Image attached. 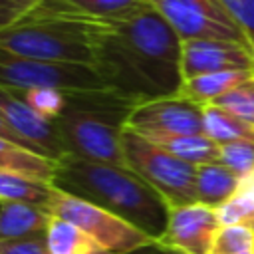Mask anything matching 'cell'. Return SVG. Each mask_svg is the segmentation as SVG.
<instances>
[{
  "mask_svg": "<svg viewBox=\"0 0 254 254\" xmlns=\"http://www.w3.org/2000/svg\"><path fill=\"white\" fill-rule=\"evenodd\" d=\"M181 60L183 40L155 8L127 20H97L93 69L135 105L179 95Z\"/></svg>",
  "mask_w": 254,
  "mask_h": 254,
  "instance_id": "obj_1",
  "label": "cell"
},
{
  "mask_svg": "<svg viewBox=\"0 0 254 254\" xmlns=\"http://www.w3.org/2000/svg\"><path fill=\"white\" fill-rule=\"evenodd\" d=\"M52 185L111 210L143 230L155 242L165 234L171 206L125 165H109L65 155L60 161Z\"/></svg>",
  "mask_w": 254,
  "mask_h": 254,
  "instance_id": "obj_2",
  "label": "cell"
},
{
  "mask_svg": "<svg viewBox=\"0 0 254 254\" xmlns=\"http://www.w3.org/2000/svg\"><path fill=\"white\" fill-rule=\"evenodd\" d=\"M97 20L69 0H40L26 16L0 30V46L44 62L93 65Z\"/></svg>",
  "mask_w": 254,
  "mask_h": 254,
  "instance_id": "obj_3",
  "label": "cell"
},
{
  "mask_svg": "<svg viewBox=\"0 0 254 254\" xmlns=\"http://www.w3.org/2000/svg\"><path fill=\"white\" fill-rule=\"evenodd\" d=\"M135 103L111 89L67 91L56 129L67 155L125 165L123 133Z\"/></svg>",
  "mask_w": 254,
  "mask_h": 254,
  "instance_id": "obj_4",
  "label": "cell"
},
{
  "mask_svg": "<svg viewBox=\"0 0 254 254\" xmlns=\"http://www.w3.org/2000/svg\"><path fill=\"white\" fill-rule=\"evenodd\" d=\"M123 159L125 167L155 189L171 208L196 202V165L171 155L131 129L123 133Z\"/></svg>",
  "mask_w": 254,
  "mask_h": 254,
  "instance_id": "obj_5",
  "label": "cell"
},
{
  "mask_svg": "<svg viewBox=\"0 0 254 254\" xmlns=\"http://www.w3.org/2000/svg\"><path fill=\"white\" fill-rule=\"evenodd\" d=\"M46 208L52 216L77 226L79 230H83L85 234L95 238L99 244H103L105 248L117 254H127L135 248L155 242L125 218L113 214L111 210L95 202H89L81 196L65 192L58 187H52Z\"/></svg>",
  "mask_w": 254,
  "mask_h": 254,
  "instance_id": "obj_6",
  "label": "cell"
},
{
  "mask_svg": "<svg viewBox=\"0 0 254 254\" xmlns=\"http://www.w3.org/2000/svg\"><path fill=\"white\" fill-rule=\"evenodd\" d=\"M0 85L10 89L50 87L60 91L109 89L93 65L44 62L12 54L0 46Z\"/></svg>",
  "mask_w": 254,
  "mask_h": 254,
  "instance_id": "obj_7",
  "label": "cell"
},
{
  "mask_svg": "<svg viewBox=\"0 0 254 254\" xmlns=\"http://www.w3.org/2000/svg\"><path fill=\"white\" fill-rule=\"evenodd\" d=\"M181 40H230L252 46L220 0H151Z\"/></svg>",
  "mask_w": 254,
  "mask_h": 254,
  "instance_id": "obj_8",
  "label": "cell"
},
{
  "mask_svg": "<svg viewBox=\"0 0 254 254\" xmlns=\"http://www.w3.org/2000/svg\"><path fill=\"white\" fill-rule=\"evenodd\" d=\"M220 226L218 210L198 200L173 206L165 234L157 244L175 254H210Z\"/></svg>",
  "mask_w": 254,
  "mask_h": 254,
  "instance_id": "obj_9",
  "label": "cell"
},
{
  "mask_svg": "<svg viewBox=\"0 0 254 254\" xmlns=\"http://www.w3.org/2000/svg\"><path fill=\"white\" fill-rule=\"evenodd\" d=\"M127 129L149 133H204L202 105L181 97H161L137 103L127 119Z\"/></svg>",
  "mask_w": 254,
  "mask_h": 254,
  "instance_id": "obj_10",
  "label": "cell"
},
{
  "mask_svg": "<svg viewBox=\"0 0 254 254\" xmlns=\"http://www.w3.org/2000/svg\"><path fill=\"white\" fill-rule=\"evenodd\" d=\"M183 79L230 69L254 71V48L230 40H183Z\"/></svg>",
  "mask_w": 254,
  "mask_h": 254,
  "instance_id": "obj_11",
  "label": "cell"
},
{
  "mask_svg": "<svg viewBox=\"0 0 254 254\" xmlns=\"http://www.w3.org/2000/svg\"><path fill=\"white\" fill-rule=\"evenodd\" d=\"M0 113L8 121V125L40 155L62 161L67 153L58 135L56 123L42 117L34 109H30L24 101H20L10 89L0 85Z\"/></svg>",
  "mask_w": 254,
  "mask_h": 254,
  "instance_id": "obj_12",
  "label": "cell"
},
{
  "mask_svg": "<svg viewBox=\"0 0 254 254\" xmlns=\"http://www.w3.org/2000/svg\"><path fill=\"white\" fill-rule=\"evenodd\" d=\"M52 214L32 202H0V240H24L46 236Z\"/></svg>",
  "mask_w": 254,
  "mask_h": 254,
  "instance_id": "obj_13",
  "label": "cell"
},
{
  "mask_svg": "<svg viewBox=\"0 0 254 254\" xmlns=\"http://www.w3.org/2000/svg\"><path fill=\"white\" fill-rule=\"evenodd\" d=\"M141 137L192 165L212 163L220 157V145L204 133H149Z\"/></svg>",
  "mask_w": 254,
  "mask_h": 254,
  "instance_id": "obj_14",
  "label": "cell"
},
{
  "mask_svg": "<svg viewBox=\"0 0 254 254\" xmlns=\"http://www.w3.org/2000/svg\"><path fill=\"white\" fill-rule=\"evenodd\" d=\"M240 177L220 161L196 165V200L220 208L240 189Z\"/></svg>",
  "mask_w": 254,
  "mask_h": 254,
  "instance_id": "obj_15",
  "label": "cell"
},
{
  "mask_svg": "<svg viewBox=\"0 0 254 254\" xmlns=\"http://www.w3.org/2000/svg\"><path fill=\"white\" fill-rule=\"evenodd\" d=\"M58 167H60V161L0 137V169L2 171L26 175L44 183H54Z\"/></svg>",
  "mask_w": 254,
  "mask_h": 254,
  "instance_id": "obj_16",
  "label": "cell"
},
{
  "mask_svg": "<svg viewBox=\"0 0 254 254\" xmlns=\"http://www.w3.org/2000/svg\"><path fill=\"white\" fill-rule=\"evenodd\" d=\"M252 73H254L252 69H230V71H212V73L194 75L183 79L179 95L198 105H208L214 103L224 93H228L230 89H234L240 81H244Z\"/></svg>",
  "mask_w": 254,
  "mask_h": 254,
  "instance_id": "obj_17",
  "label": "cell"
},
{
  "mask_svg": "<svg viewBox=\"0 0 254 254\" xmlns=\"http://www.w3.org/2000/svg\"><path fill=\"white\" fill-rule=\"evenodd\" d=\"M46 242L52 254H117L99 244L95 238H91L77 226L56 216H52L48 224Z\"/></svg>",
  "mask_w": 254,
  "mask_h": 254,
  "instance_id": "obj_18",
  "label": "cell"
},
{
  "mask_svg": "<svg viewBox=\"0 0 254 254\" xmlns=\"http://www.w3.org/2000/svg\"><path fill=\"white\" fill-rule=\"evenodd\" d=\"M204 113V135L214 143L224 145L232 141H254V127L238 119L230 111L218 105H202Z\"/></svg>",
  "mask_w": 254,
  "mask_h": 254,
  "instance_id": "obj_19",
  "label": "cell"
},
{
  "mask_svg": "<svg viewBox=\"0 0 254 254\" xmlns=\"http://www.w3.org/2000/svg\"><path fill=\"white\" fill-rule=\"evenodd\" d=\"M52 183H44L26 175L10 173L0 169V202H32L46 206L50 192H52Z\"/></svg>",
  "mask_w": 254,
  "mask_h": 254,
  "instance_id": "obj_20",
  "label": "cell"
},
{
  "mask_svg": "<svg viewBox=\"0 0 254 254\" xmlns=\"http://www.w3.org/2000/svg\"><path fill=\"white\" fill-rule=\"evenodd\" d=\"M69 2L95 20H127L153 8L151 0H69Z\"/></svg>",
  "mask_w": 254,
  "mask_h": 254,
  "instance_id": "obj_21",
  "label": "cell"
},
{
  "mask_svg": "<svg viewBox=\"0 0 254 254\" xmlns=\"http://www.w3.org/2000/svg\"><path fill=\"white\" fill-rule=\"evenodd\" d=\"M216 210L222 224H244L254 228V175L242 179L236 194Z\"/></svg>",
  "mask_w": 254,
  "mask_h": 254,
  "instance_id": "obj_22",
  "label": "cell"
},
{
  "mask_svg": "<svg viewBox=\"0 0 254 254\" xmlns=\"http://www.w3.org/2000/svg\"><path fill=\"white\" fill-rule=\"evenodd\" d=\"M10 89V87H6ZM20 101H24L30 109L40 113L42 117L56 121L58 115L64 109L65 103V93L60 89H50V87H34V89H10Z\"/></svg>",
  "mask_w": 254,
  "mask_h": 254,
  "instance_id": "obj_23",
  "label": "cell"
},
{
  "mask_svg": "<svg viewBox=\"0 0 254 254\" xmlns=\"http://www.w3.org/2000/svg\"><path fill=\"white\" fill-rule=\"evenodd\" d=\"M212 105H218V107L230 111L232 115H236L238 119H242L254 127V73L250 77H246L244 81H240L234 89H230L228 93L218 97Z\"/></svg>",
  "mask_w": 254,
  "mask_h": 254,
  "instance_id": "obj_24",
  "label": "cell"
},
{
  "mask_svg": "<svg viewBox=\"0 0 254 254\" xmlns=\"http://www.w3.org/2000/svg\"><path fill=\"white\" fill-rule=\"evenodd\" d=\"M218 161L234 171L240 181L254 175V141H232L220 145Z\"/></svg>",
  "mask_w": 254,
  "mask_h": 254,
  "instance_id": "obj_25",
  "label": "cell"
},
{
  "mask_svg": "<svg viewBox=\"0 0 254 254\" xmlns=\"http://www.w3.org/2000/svg\"><path fill=\"white\" fill-rule=\"evenodd\" d=\"M254 46V0H220Z\"/></svg>",
  "mask_w": 254,
  "mask_h": 254,
  "instance_id": "obj_26",
  "label": "cell"
},
{
  "mask_svg": "<svg viewBox=\"0 0 254 254\" xmlns=\"http://www.w3.org/2000/svg\"><path fill=\"white\" fill-rule=\"evenodd\" d=\"M0 254H52L46 236L24 240H0Z\"/></svg>",
  "mask_w": 254,
  "mask_h": 254,
  "instance_id": "obj_27",
  "label": "cell"
},
{
  "mask_svg": "<svg viewBox=\"0 0 254 254\" xmlns=\"http://www.w3.org/2000/svg\"><path fill=\"white\" fill-rule=\"evenodd\" d=\"M38 4L40 0H0V30L18 22Z\"/></svg>",
  "mask_w": 254,
  "mask_h": 254,
  "instance_id": "obj_28",
  "label": "cell"
},
{
  "mask_svg": "<svg viewBox=\"0 0 254 254\" xmlns=\"http://www.w3.org/2000/svg\"><path fill=\"white\" fill-rule=\"evenodd\" d=\"M0 137H2V139H8V141H12V143H18V145H24V147L32 149V147H30V145H28V143H26V141H24L12 127H10V125H8V121L2 117V113H0ZM32 151H34V149H32Z\"/></svg>",
  "mask_w": 254,
  "mask_h": 254,
  "instance_id": "obj_29",
  "label": "cell"
},
{
  "mask_svg": "<svg viewBox=\"0 0 254 254\" xmlns=\"http://www.w3.org/2000/svg\"><path fill=\"white\" fill-rule=\"evenodd\" d=\"M127 254H173V252H171V250H167V248H163L161 244L153 242V244H147V246L135 248V250H131V252H127Z\"/></svg>",
  "mask_w": 254,
  "mask_h": 254,
  "instance_id": "obj_30",
  "label": "cell"
},
{
  "mask_svg": "<svg viewBox=\"0 0 254 254\" xmlns=\"http://www.w3.org/2000/svg\"><path fill=\"white\" fill-rule=\"evenodd\" d=\"M228 254H254V250H242V252H228Z\"/></svg>",
  "mask_w": 254,
  "mask_h": 254,
  "instance_id": "obj_31",
  "label": "cell"
},
{
  "mask_svg": "<svg viewBox=\"0 0 254 254\" xmlns=\"http://www.w3.org/2000/svg\"><path fill=\"white\" fill-rule=\"evenodd\" d=\"M173 254H175V252H173Z\"/></svg>",
  "mask_w": 254,
  "mask_h": 254,
  "instance_id": "obj_32",
  "label": "cell"
}]
</instances>
